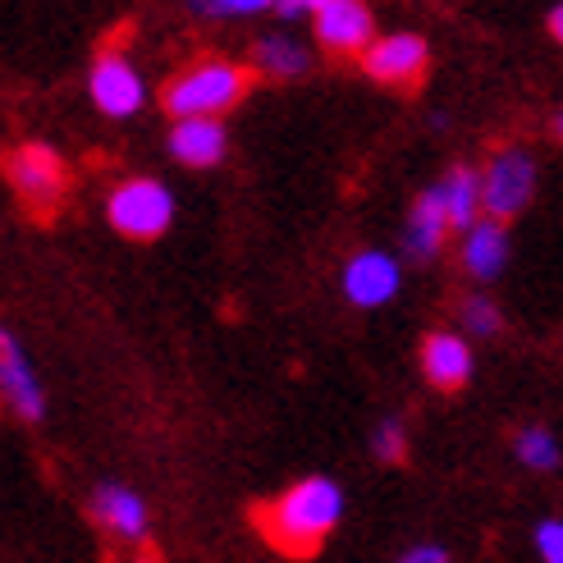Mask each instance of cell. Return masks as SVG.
<instances>
[{"mask_svg":"<svg viewBox=\"0 0 563 563\" xmlns=\"http://www.w3.org/2000/svg\"><path fill=\"white\" fill-rule=\"evenodd\" d=\"M531 192H537V161L518 147L499 152L490 161V170L482 175V202H486L490 220H499V224L514 220L531 202Z\"/></svg>","mask_w":563,"mask_h":563,"instance_id":"obj_5","label":"cell"},{"mask_svg":"<svg viewBox=\"0 0 563 563\" xmlns=\"http://www.w3.org/2000/svg\"><path fill=\"white\" fill-rule=\"evenodd\" d=\"M421 376L444 394L463 389L472 380V349H467L463 334H454V330L427 334V344H421Z\"/></svg>","mask_w":563,"mask_h":563,"instance_id":"obj_11","label":"cell"},{"mask_svg":"<svg viewBox=\"0 0 563 563\" xmlns=\"http://www.w3.org/2000/svg\"><path fill=\"white\" fill-rule=\"evenodd\" d=\"M252 88V69L239 60H220V55H207V60L188 65L184 74H175L165 82L161 106L170 110L175 120H220L224 110H234Z\"/></svg>","mask_w":563,"mask_h":563,"instance_id":"obj_2","label":"cell"},{"mask_svg":"<svg viewBox=\"0 0 563 563\" xmlns=\"http://www.w3.org/2000/svg\"><path fill=\"white\" fill-rule=\"evenodd\" d=\"M550 33H554V42L563 46V5H554V10H550Z\"/></svg>","mask_w":563,"mask_h":563,"instance_id":"obj_25","label":"cell"},{"mask_svg":"<svg viewBox=\"0 0 563 563\" xmlns=\"http://www.w3.org/2000/svg\"><path fill=\"white\" fill-rule=\"evenodd\" d=\"M88 92H92L101 115L124 120V115H137V110H143L147 82H143V74H137L120 51H101L92 74H88Z\"/></svg>","mask_w":563,"mask_h":563,"instance_id":"obj_7","label":"cell"},{"mask_svg":"<svg viewBox=\"0 0 563 563\" xmlns=\"http://www.w3.org/2000/svg\"><path fill=\"white\" fill-rule=\"evenodd\" d=\"M372 449H376V459H380V463H399V459L408 454V435H404L399 421L385 417L380 427L372 431Z\"/></svg>","mask_w":563,"mask_h":563,"instance_id":"obj_20","label":"cell"},{"mask_svg":"<svg viewBox=\"0 0 563 563\" xmlns=\"http://www.w3.org/2000/svg\"><path fill=\"white\" fill-rule=\"evenodd\" d=\"M252 65L271 78H298V74H307L312 60H307V46H298L289 37H262L252 46Z\"/></svg>","mask_w":563,"mask_h":563,"instance_id":"obj_17","label":"cell"},{"mask_svg":"<svg viewBox=\"0 0 563 563\" xmlns=\"http://www.w3.org/2000/svg\"><path fill=\"white\" fill-rule=\"evenodd\" d=\"M427 60H431V51L417 33H385L362 55V69L376 82H389V88H412V82L427 74Z\"/></svg>","mask_w":563,"mask_h":563,"instance_id":"obj_8","label":"cell"},{"mask_svg":"<svg viewBox=\"0 0 563 563\" xmlns=\"http://www.w3.org/2000/svg\"><path fill=\"white\" fill-rule=\"evenodd\" d=\"M92 518H97V527H106L110 537H120V541H143L147 537V504L137 499L129 486H115V482L97 486Z\"/></svg>","mask_w":563,"mask_h":563,"instance_id":"obj_12","label":"cell"},{"mask_svg":"<svg viewBox=\"0 0 563 563\" xmlns=\"http://www.w3.org/2000/svg\"><path fill=\"white\" fill-rule=\"evenodd\" d=\"M317 5H302V0H285V5H275V14H285V19H298V14H312Z\"/></svg>","mask_w":563,"mask_h":563,"instance_id":"obj_24","label":"cell"},{"mask_svg":"<svg viewBox=\"0 0 563 563\" xmlns=\"http://www.w3.org/2000/svg\"><path fill=\"white\" fill-rule=\"evenodd\" d=\"M499 312H495V302L490 298H467L463 302V330L467 334H482V340H490V334H499Z\"/></svg>","mask_w":563,"mask_h":563,"instance_id":"obj_19","label":"cell"},{"mask_svg":"<svg viewBox=\"0 0 563 563\" xmlns=\"http://www.w3.org/2000/svg\"><path fill=\"white\" fill-rule=\"evenodd\" d=\"M271 5L266 0H202L192 5V14H207V19H243V14H266Z\"/></svg>","mask_w":563,"mask_h":563,"instance_id":"obj_21","label":"cell"},{"mask_svg":"<svg viewBox=\"0 0 563 563\" xmlns=\"http://www.w3.org/2000/svg\"><path fill=\"white\" fill-rule=\"evenodd\" d=\"M449 230H454V220H449V211H444L440 188H431V192L417 197V207H412V216H408L404 247L412 252V257H435V252L444 247V234H449Z\"/></svg>","mask_w":563,"mask_h":563,"instance_id":"obj_14","label":"cell"},{"mask_svg":"<svg viewBox=\"0 0 563 563\" xmlns=\"http://www.w3.org/2000/svg\"><path fill=\"white\" fill-rule=\"evenodd\" d=\"M252 518H257L262 537L279 554L307 559V554L321 550V541L330 537L334 527H340V518H344V490L334 486L330 476H302V482H294L279 499L257 504Z\"/></svg>","mask_w":563,"mask_h":563,"instance_id":"obj_1","label":"cell"},{"mask_svg":"<svg viewBox=\"0 0 563 563\" xmlns=\"http://www.w3.org/2000/svg\"><path fill=\"white\" fill-rule=\"evenodd\" d=\"M559 137H563V115H559Z\"/></svg>","mask_w":563,"mask_h":563,"instance_id":"obj_27","label":"cell"},{"mask_svg":"<svg viewBox=\"0 0 563 563\" xmlns=\"http://www.w3.org/2000/svg\"><path fill=\"white\" fill-rule=\"evenodd\" d=\"M440 197H444V211L454 220V230H476V224H482L476 220V211L486 207L482 202V175H472L467 165H459V170L440 184Z\"/></svg>","mask_w":563,"mask_h":563,"instance_id":"obj_16","label":"cell"},{"mask_svg":"<svg viewBox=\"0 0 563 563\" xmlns=\"http://www.w3.org/2000/svg\"><path fill=\"white\" fill-rule=\"evenodd\" d=\"M137 563H161V554H152V550H147L143 559H137Z\"/></svg>","mask_w":563,"mask_h":563,"instance_id":"obj_26","label":"cell"},{"mask_svg":"<svg viewBox=\"0 0 563 563\" xmlns=\"http://www.w3.org/2000/svg\"><path fill=\"white\" fill-rule=\"evenodd\" d=\"M5 175H10V188L19 192V202L37 220H51L69 192V165L46 143H19L5 161Z\"/></svg>","mask_w":563,"mask_h":563,"instance_id":"obj_3","label":"cell"},{"mask_svg":"<svg viewBox=\"0 0 563 563\" xmlns=\"http://www.w3.org/2000/svg\"><path fill=\"white\" fill-rule=\"evenodd\" d=\"M0 389H5V404L14 417H23V421L46 417V394H42V385H37V376L27 367V357L10 330L0 334Z\"/></svg>","mask_w":563,"mask_h":563,"instance_id":"obj_9","label":"cell"},{"mask_svg":"<svg viewBox=\"0 0 563 563\" xmlns=\"http://www.w3.org/2000/svg\"><path fill=\"white\" fill-rule=\"evenodd\" d=\"M230 152V137H224L220 120H175L170 129V156L192 170H211Z\"/></svg>","mask_w":563,"mask_h":563,"instance_id":"obj_13","label":"cell"},{"mask_svg":"<svg viewBox=\"0 0 563 563\" xmlns=\"http://www.w3.org/2000/svg\"><path fill=\"white\" fill-rule=\"evenodd\" d=\"M518 459L531 467V472H554L559 467V444H554V435L545 431V427H527V431H518Z\"/></svg>","mask_w":563,"mask_h":563,"instance_id":"obj_18","label":"cell"},{"mask_svg":"<svg viewBox=\"0 0 563 563\" xmlns=\"http://www.w3.org/2000/svg\"><path fill=\"white\" fill-rule=\"evenodd\" d=\"M312 27H317V42L334 55H367L376 42L372 10L362 0H317Z\"/></svg>","mask_w":563,"mask_h":563,"instance_id":"obj_6","label":"cell"},{"mask_svg":"<svg viewBox=\"0 0 563 563\" xmlns=\"http://www.w3.org/2000/svg\"><path fill=\"white\" fill-rule=\"evenodd\" d=\"M537 554H541L545 563H563V522H559V518H545V522L537 527Z\"/></svg>","mask_w":563,"mask_h":563,"instance_id":"obj_22","label":"cell"},{"mask_svg":"<svg viewBox=\"0 0 563 563\" xmlns=\"http://www.w3.org/2000/svg\"><path fill=\"white\" fill-rule=\"evenodd\" d=\"M399 563H449V554H444L440 545H417V550H408Z\"/></svg>","mask_w":563,"mask_h":563,"instance_id":"obj_23","label":"cell"},{"mask_svg":"<svg viewBox=\"0 0 563 563\" xmlns=\"http://www.w3.org/2000/svg\"><path fill=\"white\" fill-rule=\"evenodd\" d=\"M106 216L110 224L124 234V239H161L170 230L175 220V197L161 179H147V175H133L124 184L110 188V202H106Z\"/></svg>","mask_w":563,"mask_h":563,"instance_id":"obj_4","label":"cell"},{"mask_svg":"<svg viewBox=\"0 0 563 563\" xmlns=\"http://www.w3.org/2000/svg\"><path fill=\"white\" fill-rule=\"evenodd\" d=\"M399 262L389 252H357V257L344 266V298L353 307H385L394 294H399Z\"/></svg>","mask_w":563,"mask_h":563,"instance_id":"obj_10","label":"cell"},{"mask_svg":"<svg viewBox=\"0 0 563 563\" xmlns=\"http://www.w3.org/2000/svg\"><path fill=\"white\" fill-rule=\"evenodd\" d=\"M463 266L476 279H495L504 266H509V230L499 220H482L476 230H467L463 239Z\"/></svg>","mask_w":563,"mask_h":563,"instance_id":"obj_15","label":"cell"}]
</instances>
